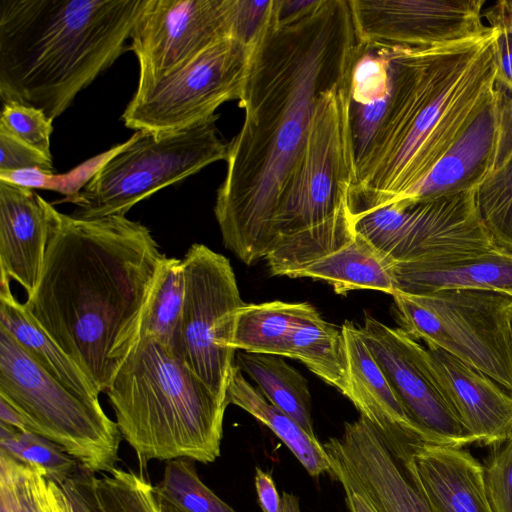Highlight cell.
<instances>
[{
    "mask_svg": "<svg viewBox=\"0 0 512 512\" xmlns=\"http://www.w3.org/2000/svg\"><path fill=\"white\" fill-rule=\"evenodd\" d=\"M349 0H314L287 18L275 0L251 46L214 213L223 243L247 265L266 257L282 188L322 96L349 78L357 48Z\"/></svg>",
    "mask_w": 512,
    "mask_h": 512,
    "instance_id": "1",
    "label": "cell"
},
{
    "mask_svg": "<svg viewBox=\"0 0 512 512\" xmlns=\"http://www.w3.org/2000/svg\"><path fill=\"white\" fill-rule=\"evenodd\" d=\"M49 238L41 274L23 303L100 393L140 337L166 256L151 231L126 216L80 219L44 200Z\"/></svg>",
    "mask_w": 512,
    "mask_h": 512,
    "instance_id": "2",
    "label": "cell"
},
{
    "mask_svg": "<svg viewBox=\"0 0 512 512\" xmlns=\"http://www.w3.org/2000/svg\"><path fill=\"white\" fill-rule=\"evenodd\" d=\"M497 30L428 48H387L390 92L378 128L356 163L352 212L406 199L492 98Z\"/></svg>",
    "mask_w": 512,
    "mask_h": 512,
    "instance_id": "3",
    "label": "cell"
},
{
    "mask_svg": "<svg viewBox=\"0 0 512 512\" xmlns=\"http://www.w3.org/2000/svg\"><path fill=\"white\" fill-rule=\"evenodd\" d=\"M148 0H1L0 96L51 120L125 51Z\"/></svg>",
    "mask_w": 512,
    "mask_h": 512,
    "instance_id": "4",
    "label": "cell"
},
{
    "mask_svg": "<svg viewBox=\"0 0 512 512\" xmlns=\"http://www.w3.org/2000/svg\"><path fill=\"white\" fill-rule=\"evenodd\" d=\"M355 176L349 76L320 99L280 193L265 257L272 275L293 278L354 239L350 193Z\"/></svg>",
    "mask_w": 512,
    "mask_h": 512,
    "instance_id": "5",
    "label": "cell"
},
{
    "mask_svg": "<svg viewBox=\"0 0 512 512\" xmlns=\"http://www.w3.org/2000/svg\"><path fill=\"white\" fill-rule=\"evenodd\" d=\"M105 393L140 465L179 458L208 464L220 456L227 402L151 337H139Z\"/></svg>",
    "mask_w": 512,
    "mask_h": 512,
    "instance_id": "6",
    "label": "cell"
},
{
    "mask_svg": "<svg viewBox=\"0 0 512 512\" xmlns=\"http://www.w3.org/2000/svg\"><path fill=\"white\" fill-rule=\"evenodd\" d=\"M217 118L168 133L136 131L108 154L76 193L62 201L74 204L72 216L80 219L125 216L162 188L226 160L228 144L219 137Z\"/></svg>",
    "mask_w": 512,
    "mask_h": 512,
    "instance_id": "7",
    "label": "cell"
},
{
    "mask_svg": "<svg viewBox=\"0 0 512 512\" xmlns=\"http://www.w3.org/2000/svg\"><path fill=\"white\" fill-rule=\"evenodd\" d=\"M0 396L25 416L32 433L58 445L84 470L100 474L117 467V423L44 370L2 326Z\"/></svg>",
    "mask_w": 512,
    "mask_h": 512,
    "instance_id": "8",
    "label": "cell"
},
{
    "mask_svg": "<svg viewBox=\"0 0 512 512\" xmlns=\"http://www.w3.org/2000/svg\"><path fill=\"white\" fill-rule=\"evenodd\" d=\"M398 322L414 339L436 346L512 392V297L493 291L450 289L425 294L396 291Z\"/></svg>",
    "mask_w": 512,
    "mask_h": 512,
    "instance_id": "9",
    "label": "cell"
},
{
    "mask_svg": "<svg viewBox=\"0 0 512 512\" xmlns=\"http://www.w3.org/2000/svg\"><path fill=\"white\" fill-rule=\"evenodd\" d=\"M352 214L356 233L395 264L453 259L498 246L479 219L473 191L404 199Z\"/></svg>",
    "mask_w": 512,
    "mask_h": 512,
    "instance_id": "10",
    "label": "cell"
},
{
    "mask_svg": "<svg viewBox=\"0 0 512 512\" xmlns=\"http://www.w3.org/2000/svg\"><path fill=\"white\" fill-rule=\"evenodd\" d=\"M251 46L225 38L155 82L137 87L121 116L125 126L168 133L215 117L222 104L240 99Z\"/></svg>",
    "mask_w": 512,
    "mask_h": 512,
    "instance_id": "11",
    "label": "cell"
},
{
    "mask_svg": "<svg viewBox=\"0 0 512 512\" xmlns=\"http://www.w3.org/2000/svg\"><path fill=\"white\" fill-rule=\"evenodd\" d=\"M185 295L172 351L220 399L226 400L236 351L231 348L242 301L228 258L195 243L182 259ZM228 404V403H227Z\"/></svg>",
    "mask_w": 512,
    "mask_h": 512,
    "instance_id": "12",
    "label": "cell"
},
{
    "mask_svg": "<svg viewBox=\"0 0 512 512\" xmlns=\"http://www.w3.org/2000/svg\"><path fill=\"white\" fill-rule=\"evenodd\" d=\"M361 335L412 421L433 444H476L454 413L427 348L402 328L366 315Z\"/></svg>",
    "mask_w": 512,
    "mask_h": 512,
    "instance_id": "13",
    "label": "cell"
},
{
    "mask_svg": "<svg viewBox=\"0 0 512 512\" xmlns=\"http://www.w3.org/2000/svg\"><path fill=\"white\" fill-rule=\"evenodd\" d=\"M231 10L232 0H148L130 36L139 63L137 87L231 37Z\"/></svg>",
    "mask_w": 512,
    "mask_h": 512,
    "instance_id": "14",
    "label": "cell"
},
{
    "mask_svg": "<svg viewBox=\"0 0 512 512\" xmlns=\"http://www.w3.org/2000/svg\"><path fill=\"white\" fill-rule=\"evenodd\" d=\"M485 0H349L359 43L428 48L483 34Z\"/></svg>",
    "mask_w": 512,
    "mask_h": 512,
    "instance_id": "15",
    "label": "cell"
},
{
    "mask_svg": "<svg viewBox=\"0 0 512 512\" xmlns=\"http://www.w3.org/2000/svg\"><path fill=\"white\" fill-rule=\"evenodd\" d=\"M330 474L365 497L377 512H433L380 431L366 418L345 422L325 441Z\"/></svg>",
    "mask_w": 512,
    "mask_h": 512,
    "instance_id": "16",
    "label": "cell"
},
{
    "mask_svg": "<svg viewBox=\"0 0 512 512\" xmlns=\"http://www.w3.org/2000/svg\"><path fill=\"white\" fill-rule=\"evenodd\" d=\"M511 147L512 95L496 84L492 98L478 117L406 199L473 191L500 164Z\"/></svg>",
    "mask_w": 512,
    "mask_h": 512,
    "instance_id": "17",
    "label": "cell"
},
{
    "mask_svg": "<svg viewBox=\"0 0 512 512\" xmlns=\"http://www.w3.org/2000/svg\"><path fill=\"white\" fill-rule=\"evenodd\" d=\"M433 512H494L484 467L461 447L411 443L392 450Z\"/></svg>",
    "mask_w": 512,
    "mask_h": 512,
    "instance_id": "18",
    "label": "cell"
},
{
    "mask_svg": "<svg viewBox=\"0 0 512 512\" xmlns=\"http://www.w3.org/2000/svg\"><path fill=\"white\" fill-rule=\"evenodd\" d=\"M433 367L459 422L477 445H502L512 434V393L446 351L427 346Z\"/></svg>",
    "mask_w": 512,
    "mask_h": 512,
    "instance_id": "19",
    "label": "cell"
},
{
    "mask_svg": "<svg viewBox=\"0 0 512 512\" xmlns=\"http://www.w3.org/2000/svg\"><path fill=\"white\" fill-rule=\"evenodd\" d=\"M346 361V396L391 446L410 443L433 444L412 421L365 343L360 328L350 321L341 326Z\"/></svg>",
    "mask_w": 512,
    "mask_h": 512,
    "instance_id": "20",
    "label": "cell"
},
{
    "mask_svg": "<svg viewBox=\"0 0 512 512\" xmlns=\"http://www.w3.org/2000/svg\"><path fill=\"white\" fill-rule=\"evenodd\" d=\"M44 199L33 189L0 180V284L15 280L35 290L47 249Z\"/></svg>",
    "mask_w": 512,
    "mask_h": 512,
    "instance_id": "21",
    "label": "cell"
},
{
    "mask_svg": "<svg viewBox=\"0 0 512 512\" xmlns=\"http://www.w3.org/2000/svg\"><path fill=\"white\" fill-rule=\"evenodd\" d=\"M397 291L409 294L468 289L512 297V251L501 246L463 257L395 264Z\"/></svg>",
    "mask_w": 512,
    "mask_h": 512,
    "instance_id": "22",
    "label": "cell"
},
{
    "mask_svg": "<svg viewBox=\"0 0 512 512\" xmlns=\"http://www.w3.org/2000/svg\"><path fill=\"white\" fill-rule=\"evenodd\" d=\"M0 326L44 370L84 401L101 405L100 392L59 345L37 324L23 303L12 294L10 284H0Z\"/></svg>",
    "mask_w": 512,
    "mask_h": 512,
    "instance_id": "23",
    "label": "cell"
},
{
    "mask_svg": "<svg viewBox=\"0 0 512 512\" xmlns=\"http://www.w3.org/2000/svg\"><path fill=\"white\" fill-rule=\"evenodd\" d=\"M293 278L324 280L340 295L358 289L390 295L397 291L395 263L358 233L350 242L312 262Z\"/></svg>",
    "mask_w": 512,
    "mask_h": 512,
    "instance_id": "24",
    "label": "cell"
},
{
    "mask_svg": "<svg viewBox=\"0 0 512 512\" xmlns=\"http://www.w3.org/2000/svg\"><path fill=\"white\" fill-rule=\"evenodd\" d=\"M226 400L248 412L267 426L291 451L312 477L330 473L328 454L323 444L311 437L292 417L271 404L248 382L234 364L229 376Z\"/></svg>",
    "mask_w": 512,
    "mask_h": 512,
    "instance_id": "25",
    "label": "cell"
},
{
    "mask_svg": "<svg viewBox=\"0 0 512 512\" xmlns=\"http://www.w3.org/2000/svg\"><path fill=\"white\" fill-rule=\"evenodd\" d=\"M315 311L307 302L245 303L235 315L231 348L235 351L288 357L293 329Z\"/></svg>",
    "mask_w": 512,
    "mask_h": 512,
    "instance_id": "26",
    "label": "cell"
},
{
    "mask_svg": "<svg viewBox=\"0 0 512 512\" xmlns=\"http://www.w3.org/2000/svg\"><path fill=\"white\" fill-rule=\"evenodd\" d=\"M235 364L257 384L271 404L292 417L311 437L318 439L313 426L308 382L284 357L240 352L235 355Z\"/></svg>",
    "mask_w": 512,
    "mask_h": 512,
    "instance_id": "27",
    "label": "cell"
},
{
    "mask_svg": "<svg viewBox=\"0 0 512 512\" xmlns=\"http://www.w3.org/2000/svg\"><path fill=\"white\" fill-rule=\"evenodd\" d=\"M288 358L301 361L324 382L344 391L346 361L341 328L323 320L317 310L293 329Z\"/></svg>",
    "mask_w": 512,
    "mask_h": 512,
    "instance_id": "28",
    "label": "cell"
},
{
    "mask_svg": "<svg viewBox=\"0 0 512 512\" xmlns=\"http://www.w3.org/2000/svg\"><path fill=\"white\" fill-rule=\"evenodd\" d=\"M184 295L183 261L165 256L144 312L140 336L151 337L172 350L181 320Z\"/></svg>",
    "mask_w": 512,
    "mask_h": 512,
    "instance_id": "29",
    "label": "cell"
},
{
    "mask_svg": "<svg viewBox=\"0 0 512 512\" xmlns=\"http://www.w3.org/2000/svg\"><path fill=\"white\" fill-rule=\"evenodd\" d=\"M473 198L479 219L493 241L512 251V147L473 190Z\"/></svg>",
    "mask_w": 512,
    "mask_h": 512,
    "instance_id": "30",
    "label": "cell"
},
{
    "mask_svg": "<svg viewBox=\"0 0 512 512\" xmlns=\"http://www.w3.org/2000/svg\"><path fill=\"white\" fill-rule=\"evenodd\" d=\"M90 487L97 512H162L154 486L131 470L91 473Z\"/></svg>",
    "mask_w": 512,
    "mask_h": 512,
    "instance_id": "31",
    "label": "cell"
},
{
    "mask_svg": "<svg viewBox=\"0 0 512 512\" xmlns=\"http://www.w3.org/2000/svg\"><path fill=\"white\" fill-rule=\"evenodd\" d=\"M154 489L160 502L178 512H237L202 482L189 459L166 461L162 479Z\"/></svg>",
    "mask_w": 512,
    "mask_h": 512,
    "instance_id": "32",
    "label": "cell"
},
{
    "mask_svg": "<svg viewBox=\"0 0 512 512\" xmlns=\"http://www.w3.org/2000/svg\"><path fill=\"white\" fill-rule=\"evenodd\" d=\"M0 451L15 460L41 469L58 484L79 471V463L52 441L32 432H23L0 422Z\"/></svg>",
    "mask_w": 512,
    "mask_h": 512,
    "instance_id": "33",
    "label": "cell"
},
{
    "mask_svg": "<svg viewBox=\"0 0 512 512\" xmlns=\"http://www.w3.org/2000/svg\"><path fill=\"white\" fill-rule=\"evenodd\" d=\"M48 483L41 469L0 451V498L11 512H47Z\"/></svg>",
    "mask_w": 512,
    "mask_h": 512,
    "instance_id": "34",
    "label": "cell"
},
{
    "mask_svg": "<svg viewBox=\"0 0 512 512\" xmlns=\"http://www.w3.org/2000/svg\"><path fill=\"white\" fill-rule=\"evenodd\" d=\"M52 121L40 109L17 102H7L3 104L1 111L0 131L52 158Z\"/></svg>",
    "mask_w": 512,
    "mask_h": 512,
    "instance_id": "35",
    "label": "cell"
},
{
    "mask_svg": "<svg viewBox=\"0 0 512 512\" xmlns=\"http://www.w3.org/2000/svg\"><path fill=\"white\" fill-rule=\"evenodd\" d=\"M484 467V483L494 512H512V434L494 448Z\"/></svg>",
    "mask_w": 512,
    "mask_h": 512,
    "instance_id": "36",
    "label": "cell"
},
{
    "mask_svg": "<svg viewBox=\"0 0 512 512\" xmlns=\"http://www.w3.org/2000/svg\"><path fill=\"white\" fill-rule=\"evenodd\" d=\"M23 169L54 171L52 158L0 131V172Z\"/></svg>",
    "mask_w": 512,
    "mask_h": 512,
    "instance_id": "37",
    "label": "cell"
},
{
    "mask_svg": "<svg viewBox=\"0 0 512 512\" xmlns=\"http://www.w3.org/2000/svg\"><path fill=\"white\" fill-rule=\"evenodd\" d=\"M272 0H232L231 37L252 45L264 25Z\"/></svg>",
    "mask_w": 512,
    "mask_h": 512,
    "instance_id": "38",
    "label": "cell"
},
{
    "mask_svg": "<svg viewBox=\"0 0 512 512\" xmlns=\"http://www.w3.org/2000/svg\"><path fill=\"white\" fill-rule=\"evenodd\" d=\"M90 474L81 468L75 476L59 484L69 499L73 512H97L90 487Z\"/></svg>",
    "mask_w": 512,
    "mask_h": 512,
    "instance_id": "39",
    "label": "cell"
},
{
    "mask_svg": "<svg viewBox=\"0 0 512 512\" xmlns=\"http://www.w3.org/2000/svg\"><path fill=\"white\" fill-rule=\"evenodd\" d=\"M496 30V81L512 95V29Z\"/></svg>",
    "mask_w": 512,
    "mask_h": 512,
    "instance_id": "40",
    "label": "cell"
},
{
    "mask_svg": "<svg viewBox=\"0 0 512 512\" xmlns=\"http://www.w3.org/2000/svg\"><path fill=\"white\" fill-rule=\"evenodd\" d=\"M255 489L262 512H284L272 474L260 467L255 468Z\"/></svg>",
    "mask_w": 512,
    "mask_h": 512,
    "instance_id": "41",
    "label": "cell"
},
{
    "mask_svg": "<svg viewBox=\"0 0 512 512\" xmlns=\"http://www.w3.org/2000/svg\"><path fill=\"white\" fill-rule=\"evenodd\" d=\"M53 173L38 169H23L16 171L0 172V180L30 189L50 187Z\"/></svg>",
    "mask_w": 512,
    "mask_h": 512,
    "instance_id": "42",
    "label": "cell"
},
{
    "mask_svg": "<svg viewBox=\"0 0 512 512\" xmlns=\"http://www.w3.org/2000/svg\"><path fill=\"white\" fill-rule=\"evenodd\" d=\"M482 16L489 23V27L512 29V0L497 1L485 9Z\"/></svg>",
    "mask_w": 512,
    "mask_h": 512,
    "instance_id": "43",
    "label": "cell"
},
{
    "mask_svg": "<svg viewBox=\"0 0 512 512\" xmlns=\"http://www.w3.org/2000/svg\"><path fill=\"white\" fill-rule=\"evenodd\" d=\"M0 422L23 432H31V426L25 416L0 396Z\"/></svg>",
    "mask_w": 512,
    "mask_h": 512,
    "instance_id": "44",
    "label": "cell"
},
{
    "mask_svg": "<svg viewBox=\"0 0 512 512\" xmlns=\"http://www.w3.org/2000/svg\"><path fill=\"white\" fill-rule=\"evenodd\" d=\"M47 512H73L62 487L51 479L48 483Z\"/></svg>",
    "mask_w": 512,
    "mask_h": 512,
    "instance_id": "45",
    "label": "cell"
},
{
    "mask_svg": "<svg viewBox=\"0 0 512 512\" xmlns=\"http://www.w3.org/2000/svg\"><path fill=\"white\" fill-rule=\"evenodd\" d=\"M349 512H377L370 502L347 485H341Z\"/></svg>",
    "mask_w": 512,
    "mask_h": 512,
    "instance_id": "46",
    "label": "cell"
},
{
    "mask_svg": "<svg viewBox=\"0 0 512 512\" xmlns=\"http://www.w3.org/2000/svg\"><path fill=\"white\" fill-rule=\"evenodd\" d=\"M281 497L284 512H301L298 496L289 492H283Z\"/></svg>",
    "mask_w": 512,
    "mask_h": 512,
    "instance_id": "47",
    "label": "cell"
},
{
    "mask_svg": "<svg viewBox=\"0 0 512 512\" xmlns=\"http://www.w3.org/2000/svg\"><path fill=\"white\" fill-rule=\"evenodd\" d=\"M507 321H508V327L512 339V303L507 307Z\"/></svg>",
    "mask_w": 512,
    "mask_h": 512,
    "instance_id": "48",
    "label": "cell"
},
{
    "mask_svg": "<svg viewBox=\"0 0 512 512\" xmlns=\"http://www.w3.org/2000/svg\"><path fill=\"white\" fill-rule=\"evenodd\" d=\"M162 512H178L175 508L167 503L160 502Z\"/></svg>",
    "mask_w": 512,
    "mask_h": 512,
    "instance_id": "49",
    "label": "cell"
},
{
    "mask_svg": "<svg viewBox=\"0 0 512 512\" xmlns=\"http://www.w3.org/2000/svg\"><path fill=\"white\" fill-rule=\"evenodd\" d=\"M0 512H11L4 499L0 498Z\"/></svg>",
    "mask_w": 512,
    "mask_h": 512,
    "instance_id": "50",
    "label": "cell"
}]
</instances>
